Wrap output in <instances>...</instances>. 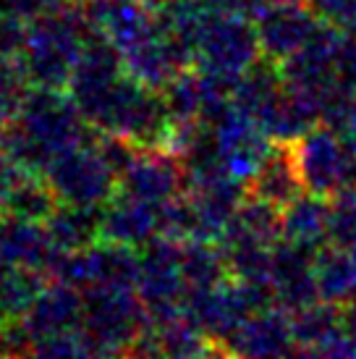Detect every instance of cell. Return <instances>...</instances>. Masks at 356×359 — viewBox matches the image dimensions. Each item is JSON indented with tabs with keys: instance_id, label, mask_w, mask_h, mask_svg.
I'll list each match as a JSON object with an SVG mask.
<instances>
[{
	"instance_id": "obj_1",
	"label": "cell",
	"mask_w": 356,
	"mask_h": 359,
	"mask_svg": "<svg viewBox=\"0 0 356 359\" xmlns=\"http://www.w3.org/2000/svg\"><path fill=\"white\" fill-rule=\"evenodd\" d=\"M97 137L69 90L32 87L19 113L0 131V152L29 170L48 168L53 160L81 142Z\"/></svg>"
},
{
	"instance_id": "obj_2",
	"label": "cell",
	"mask_w": 356,
	"mask_h": 359,
	"mask_svg": "<svg viewBox=\"0 0 356 359\" xmlns=\"http://www.w3.org/2000/svg\"><path fill=\"white\" fill-rule=\"evenodd\" d=\"M92 34L95 32L89 27L81 0H74L55 13L32 19L21 53V66L32 87L69 90L71 74Z\"/></svg>"
},
{
	"instance_id": "obj_3",
	"label": "cell",
	"mask_w": 356,
	"mask_h": 359,
	"mask_svg": "<svg viewBox=\"0 0 356 359\" xmlns=\"http://www.w3.org/2000/svg\"><path fill=\"white\" fill-rule=\"evenodd\" d=\"M147 325V309L134 286H89L84 289L81 328L92 344V357L126 354V349Z\"/></svg>"
},
{
	"instance_id": "obj_4",
	"label": "cell",
	"mask_w": 356,
	"mask_h": 359,
	"mask_svg": "<svg viewBox=\"0 0 356 359\" xmlns=\"http://www.w3.org/2000/svg\"><path fill=\"white\" fill-rule=\"evenodd\" d=\"M45 176L60 202L84 208H102L118 194L121 184L118 173L97 150V137L58 155L45 168Z\"/></svg>"
},
{
	"instance_id": "obj_5",
	"label": "cell",
	"mask_w": 356,
	"mask_h": 359,
	"mask_svg": "<svg viewBox=\"0 0 356 359\" xmlns=\"http://www.w3.org/2000/svg\"><path fill=\"white\" fill-rule=\"evenodd\" d=\"M259 58H262V45L254 21L218 11L210 13L199 37L197 60H194L197 69L226 76H244V71L252 69Z\"/></svg>"
},
{
	"instance_id": "obj_6",
	"label": "cell",
	"mask_w": 356,
	"mask_h": 359,
	"mask_svg": "<svg viewBox=\"0 0 356 359\" xmlns=\"http://www.w3.org/2000/svg\"><path fill=\"white\" fill-rule=\"evenodd\" d=\"M189 189V170L184 158L165 147H139L137 158L123 170L118 191L134 200L160 205Z\"/></svg>"
},
{
	"instance_id": "obj_7",
	"label": "cell",
	"mask_w": 356,
	"mask_h": 359,
	"mask_svg": "<svg viewBox=\"0 0 356 359\" xmlns=\"http://www.w3.org/2000/svg\"><path fill=\"white\" fill-rule=\"evenodd\" d=\"M294 144L296 168L304 184V191H315L322 197H333L348 184L346 176V150L343 142L325 123H317Z\"/></svg>"
},
{
	"instance_id": "obj_8",
	"label": "cell",
	"mask_w": 356,
	"mask_h": 359,
	"mask_svg": "<svg viewBox=\"0 0 356 359\" xmlns=\"http://www.w3.org/2000/svg\"><path fill=\"white\" fill-rule=\"evenodd\" d=\"M223 357H296L288 309L270 304L252 312L226 341Z\"/></svg>"
},
{
	"instance_id": "obj_9",
	"label": "cell",
	"mask_w": 356,
	"mask_h": 359,
	"mask_svg": "<svg viewBox=\"0 0 356 359\" xmlns=\"http://www.w3.org/2000/svg\"><path fill=\"white\" fill-rule=\"evenodd\" d=\"M320 16H317L309 3L301 0H273L259 16L257 24L259 45H262V55L270 60H286L288 55L304 45V42L315 34L320 27Z\"/></svg>"
},
{
	"instance_id": "obj_10",
	"label": "cell",
	"mask_w": 356,
	"mask_h": 359,
	"mask_svg": "<svg viewBox=\"0 0 356 359\" xmlns=\"http://www.w3.org/2000/svg\"><path fill=\"white\" fill-rule=\"evenodd\" d=\"M92 32L121 53L158 32V13L142 0H81Z\"/></svg>"
},
{
	"instance_id": "obj_11",
	"label": "cell",
	"mask_w": 356,
	"mask_h": 359,
	"mask_svg": "<svg viewBox=\"0 0 356 359\" xmlns=\"http://www.w3.org/2000/svg\"><path fill=\"white\" fill-rule=\"evenodd\" d=\"M315 252L317 250L301 247L283 236L273 244V294H275V304L288 312L320 299Z\"/></svg>"
},
{
	"instance_id": "obj_12",
	"label": "cell",
	"mask_w": 356,
	"mask_h": 359,
	"mask_svg": "<svg viewBox=\"0 0 356 359\" xmlns=\"http://www.w3.org/2000/svg\"><path fill=\"white\" fill-rule=\"evenodd\" d=\"M288 315H291V328L296 341V357H354L341 330V304L317 299Z\"/></svg>"
},
{
	"instance_id": "obj_13",
	"label": "cell",
	"mask_w": 356,
	"mask_h": 359,
	"mask_svg": "<svg viewBox=\"0 0 356 359\" xmlns=\"http://www.w3.org/2000/svg\"><path fill=\"white\" fill-rule=\"evenodd\" d=\"M343 34H346L343 29L320 21L315 34L294 55L278 63L283 81L309 90H325L330 81H336V58Z\"/></svg>"
},
{
	"instance_id": "obj_14",
	"label": "cell",
	"mask_w": 356,
	"mask_h": 359,
	"mask_svg": "<svg viewBox=\"0 0 356 359\" xmlns=\"http://www.w3.org/2000/svg\"><path fill=\"white\" fill-rule=\"evenodd\" d=\"M81 320H84V291L63 280H53L29 307V312L21 318V323L29 333L32 344L37 346L50 336L81 328Z\"/></svg>"
},
{
	"instance_id": "obj_15",
	"label": "cell",
	"mask_w": 356,
	"mask_h": 359,
	"mask_svg": "<svg viewBox=\"0 0 356 359\" xmlns=\"http://www.w3.org/2000/svg\"><path fill=\"white\" fill-rule=\"evenodd\" d=\"M158 236V205L134 200L118 191L110 202L102 205L100 239L118 241L142 250L149 239Z\"/></svg>"
},
{
	"instance_id": "obj_16",
	"label": "cell",
	"mask_w": 356,
	"mask_h": 359,
	"mask_svg": "<svg viewBox=\"0 0 356 359\" xmlns=\"http://www.w3.org/2000/svg\"><path fill=\"white\" fill-rule=\"evenodd\" d=\"M55 255L45 223L0 212V265H24V268L48 270Z\"/></svg>"
},
{
	"instance_id": "obj_17",
	"label": "cell",
	"mask_w": 356,
	"mask_h": 359,
	"mask_svg": "<svg viewBox=\"0 0 356 359\" xmlns=\"http://www.w3.org/2000/svg\"><path fill=\"white\" fill-rule=\"evenodd\" d=\"M247 191L259 200L273 202L278 208H286L288 202L304 191L291 142H273L270 144L257 173L249 179Z\"/></svg>"
},
{
	"instance_id": "obj_18",
	"label": "cell",
	"mask_w": 356,
	"mask_h": 359,
	"mask_svg": "<svg viewBox=\"0 0 356 359\" xmlns=\"http://www.w3.org/2000/svg\"><path fill=\"white\" fill-rule=\"evenodd\" d=\"M327 218H330V197L301 191L286 208H280L283 239L296 241L309 250H320L322 244H327Z\"/></svg>"
},
{
	"instance_id": "obj_19",
	"label": "cell",
	"mask_w": 356,
	"mask_h": 359,
	"mask_svg": "<svg viewBox=\"0 0 356 359\" xmlns=\"http://www.w3.org/2000/svg\"><path fill=\"white\" fill-rule=\"evenodd\" d=\"M283 236L280 226V208L273 202H265L249 194L241 200L233 218L228 220L220 244H233V241H259V244H275Z\"/></svg>"
},
{
	"instance_id": "obj_20",
	"label": "cell",
	"mask_w": 356,
	"mask_h": 359,
	"mask_svg": "<svg viewBox=\"0 0 356 359\" xmlns=\"http://www.w3.org/2000/svg\"><path fill=\"white\" fill-rule=\"evenodd\" d=\"M315 276L320 299L333 304H348L356 299V257L351 250L322 244L315 252Z\"/></svg>"
},
{
	"instance_id": "obj_21",
	"label": "cell",
	"mask_w": 356,
	"mask_h": 359,
	"mask_svg": "<svg viewBox=\"0 0 356 359\" xmlns=\"http://www.w3.org/2000/svg\"><path fill=\"white\" fill-rule=\"evenodd\" d=\"M102 208H84L60 202V208L45 220V229L55 252H76L100 239Z\"/></svg>"
},
{
	"instance_id": "obj_22",
	"label": "cell",
	"mask_w": 356,
	"mask_h": 359,
	"mask_svg": "<svg viewBox=\"0 0 356 359\" xmlns=\"http://www.w3.org/2000/svg\"><path fill=\"white\" fill-rule=\"evenodd\" d=\"M60 208V197L55 194L53 184L48 181V176L42 170H21L19 181L13 184V189L8 191L6 202L0 205L3 212H11V215H19V218H29V220H45Z\"/></svg>"
},
{
	"instance_id": "obj_23",
	"label": "cell",
	"mask_w": 356,
	"mask_h": 359,
	"mask_svg": "<svg viewBox=\"0 0 356 359\" xmlns=\"http://www.w3.org/2000/svg\"><path fill=\"white\" fill-rule=\"evenodd\" d=\"M48 286V273L24 265H0V320H21Z\"/></svg>"
},
{
	"instance_id": "obj_24",
	"label": "cell",
	"mask_w": 356,
	"mask_h": 359,
	"mask_svg": "<svg viewBox=\"0 0 356 359\" xmlns=\"http://www.w3.org/2000/svg\"><path fill=\"white\" fill-rule=\"evenodd\" d=\"M181 273L189 289H207L228 278V259L220 241H184Z\"/></svg>"
},
{
	"instance_id": "obj_25",
	"label": "cell",
	"mask_w": 356,
	"mask_h": 359,
	"mask_svg": "<svg viewBox=\"0 0 356 359\" xmlns=\"http://www.w3.org/2000/svg\"><path fill=\"white\" fill-rule=\"evenodd\" d=\"M327 241L343 250L356 247V184H348L330 197Z\"/></svg>"
},
{
	"instance_id": "obj_26",
	"label": "cell",
	"mask_w": 356,
	"mask_h": 359,
	"mask_svg": "<svg viewBox=\"0 0 356 359\" xmlns=\"http://www.w3.org/2000/svg\"><path fill=\"white\" fill-rule=\"evenodd\" d=\"M29 84L32 81L21 66V58L0 60V131L19 113L21 102L29 92Z\"/></svg>"
},
{
	"instance_id": "obj_27",
	"label": "cell",
	"mask_w": 356,
	"mask_h": 359,
	"mask_svg": "<svg viewBox=\"0 0 356 359\" xmlns=\"http://www.w3.org/2000/svg\"><path fill=\"white\" fill-rule=\"evenodd\" d=\"M27 32L29 27H24V19L19 13H0V60H16L24 53L27 45Z\"/></svg>"
},
{
	"instance_id": "obj_28",
	"label": "cell",
	"mask_w": 356,
	"mask_h": 359,
	"mask_svg": "<svg viewBox=\"0 0 356 359\" xmlns=\"http://www.w3.org/2000/svg\"><path fill=\"white\" fill-rule=\"evenodd\" d=\"M312 11L327 24L356 34V0H307Z\"/></svg>"
},
{
	"instance_id": "obj_29",
	"label": "cell",
	"mask_w": 356,
	"mask_h": 359,
	"mask_svg": "<svg viewBox=\"0 0 356 359\" xmlns=\"http://www.w3.org/2000/svg\"><path fill=\"white\" fill-rule=\"evenodd\" d=\"M336 81L341 87L356 92V34H343L336 58Z\"/></svg>"
},
{
	"instance_id": "obj_30",
	"label": "cell",
	"mask_w": 356,
	"mask_h": 359,
	"mask_svg": "<svg viewBox=\"0 0 356 359\" xmlns=\"http://www.w3.org/2000/svg\"><path fill=\"white\" fill-rule=\"evenodd\" d=\"M205 3L210 6V11L233 13V16H244V19L257 21L273 0H205Z\"/></svg>"
},
{
	"instance_id": "obj_31",
	"label": "cell",
	"mask_w": 356,
	"mask_h": 359,
	"mask_svg": "<svg viewBox=\"0 0 356 359\" xmlns=\"http://www.w3.org/2000/svg\"><path fill=\"white\" fill-rule=\"evenodd\" d=\"M69 3H74V0H13V13H19L24 21H32L48 16V13H55Z\"/></svg>"
},
{
	"instance_id": "obj_32",
	"label": "cell",
	"mask_w": 356,
	"mask_h": 359,
	"mask_svg": "<svg viewBox=\"0 0 356 359\" xmlns=\"http://www.w3.org/2000/svg\"><path fill=\"white\" fill-rule=\"evenodd\" d=\"M341 330H343L346 344L351 346V354L356 357V299L341 307Z\"/></svg>"
},
{
	"instance_id": "obj_33",
	"label": "cell",
	"mask_w": 356,
	"mask_h": 359,
	"mask_svg": "<svg viewBox=\"0 0 356 359\" xmlns=\"http://www.w3.org/2000/svg\"><path fill=\"white\" fill-rule=\"evenodd\" d=\"M13 11V0H0V13H8Z\"/></svg>"
},
{
	"instance_id": "obj_34",
	"label": "cell",
	"mask_w": 356,
	"mask_h": 359,
	"mask_svg": "<svg viewBox=\"0 0 356 359\" xmlns=\"http://www.w3.org/2000/svg\"><path fill=\"white\" fill-rule=\"evenodd\" d=\"M351 252H354V257H356V247H354V250H351Z\"/></svg>"
},
{
	"instance_id": "obj_35",
	"label": "cell",
	"mask_w": 356,
	"mask_h": 359,
	"mask_svg": "<svg viewBox=\"0 0 356 359\" xmlns=\"http://www.w3.org/2000/svg\"><path fill=\"white\" fill-rule=\"evenodd\" d=\"M301 3H307V0H301Z\"/></svg>"
}]
</instances>
